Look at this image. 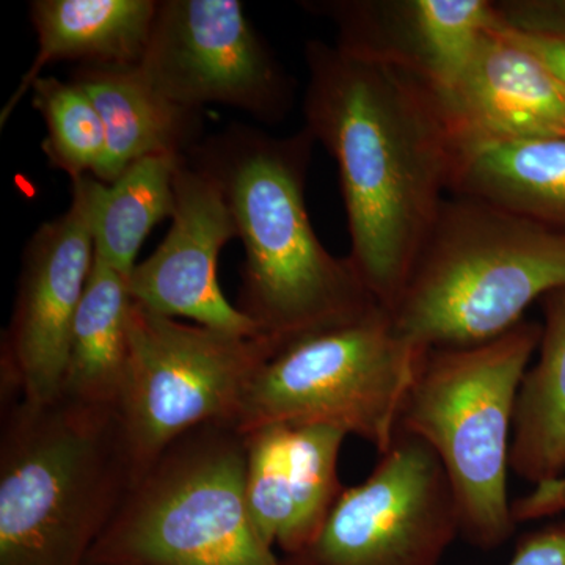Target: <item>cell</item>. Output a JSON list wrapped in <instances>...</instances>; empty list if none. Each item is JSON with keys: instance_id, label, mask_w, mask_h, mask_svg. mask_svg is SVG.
I'll return each instance as SVG.
<instances>
[{"instance_id": "cell-1", "label": "cell", "mask_w": 565, "mask_h": 565, "mask_svg": "<svg viewBox=\"0 0 565 565\" xmlns=\"http://www.w3.org/2000/svg\"><path fill=\"white\" fill-rule=\"evenodd\" d=\"M305 128L340 172L351 262L392 311L449 193L457 140L440 95L338 44H305Z\"/></svg>"}, {"instance_id": "cell-4", "label": "cell", "mask_w": 565, "mask_h": 565, "mask_svg": "<svg viewBox=\"0 0 565 565\" xmlns=\"http://www.w3.org/2000/svg\"><path fill=\"white\" fill-rule=\"evenodd\" d=\"M557 289H565V232L451 195L390 313L397 334L423 351L481 344Z\"/></svg>"}, {"instance_id": "cell-7", "label": "cell", "mask_w": 565, "mask_h": 565, "mask_svg": "<svg viewBox=\"0 0 565 565\" xmlns=\"http://www.w3.org/2000/svg\"><path fill=\"white\" fill-rule=\"evenodd\" d=\"M426 352L404 341L392 313L374 305L281 344L248 386L236 429L329 426L384 455Z\"/></svg>"}, {"instance_id": "cell-16", "label": "cell", "mask_w": 565, "mask_h": 565, "mask_svg": "<svg viewBox=\"0 0 565 565\" xmlns=\"http://www.w3.org/2000/svg\"><path fill=\"white\" fill-rule=\"evenodd\" d=\"M90 98L106 132L96 180L110 184L150 156H188L199 145L202 109L162 95L139 65H79L71 79Z\"/></svg>"}, {"instance_id": "cell-8", "label": "cell", "mask_w": 565, "mask_h": 565, "mask_svg": "<svg viewBox=\"0 0 565 565\" xmlns=\"http://www.w3.org/2000/svg\"><path fill=\"white\" fill-rule=\"evenodd\" d=\"M280 345L132 302L128 367L114 412L132 484L182 435L206 424L236 427L248 386Z\"/></svg>"}, {"instance_id": "cell-24", "label": "cell", "mask_w": 565, "mask_h": 565, "mask_svg": "<svg viewBox=\"0 0 565 565\" xmlns=\"http://www.w3.org/2000/svg\"><path fill=\"white\" fill-rule=\"evenodd\" d=\"M509 565H565V516L526 535Z\"/></svg>"}, {"instance_id": "cell-11", "label": "cell", "mask_w": 565, "mask_h": 565, "mask_svg": "<svg viewBox=\"0 0 565 565\" xmlns=\"http://www.w3.org/2000/svg\"><path fill=\"white\" fill-rule=\"evenodd\" d=\"M95 185L93 174L71 181L68 210L41 223L24 248L13 315L0 348V401L52 403L61 397L71 327L95 263Z\"/></svg>"}, {"instance_id": "cell-26", "label": "cell", "mask_w": 565, "mask_h": 565, "mask_svg": "<svg viewBox=\"0 0 565 565\" xmlns=\"http://www.w3.org/2000/svg\"><path fill=\"white\" fill-rule=\"evenodd\" d=\"M505 29H508V31L512 33V36H514L520 44H523L526 50L537 55L565 87V43H563V41L530 35V33L512 31V29L509 28Z\"/></svg>"}, {"instance_id": "cell-5", "label": "cell", "mask_w": 565, "mask_h": 565, "mask_svg": "<svg viewBox=\"0 0 565 565\" xmlns=\"http://www.w3.org/2000/svg\"><path fill=\"white\" fill-rule=\"evenodd\" d=\"M525 321L473 345L429 349L399 419V433L424 441L440 460L459 509L460 534L481 550L514 534L508 493L520 385L541 343Z\"/></svg>"}, {"instance_id": "cell-13", "label": "cell", "mask_w": 565, "mask_h": 565, "mask_svg": "<svg viewBox=\"0 0 565 565\" xmlns=\"http://www.w3.org/2000/svg\"><path fill=\"white\" fill-rule=\"evenodd\" d=\"M303 9L332 21L338 46L394 66L444 92L487 32L501 24L490 0H318Z\"/></svg>"}, {"instance_id": "cell-3", "label": "cell", "mask_w": 565, "mask_h": 565, "mask_svg": "<svg viewBox=\"0 0 565 565\" xmlns=\"http://www.w3.org/2000/svg\"><path fill=\"white\" fill-rule=\"evenodd\" d=\"M0 403V565H87L132 486L114 412Z\"/></svg>"}, {"instance_id": "cell-10", "label": "cell", "mask_w": 565, "mask_h": 565, "mask_svg": "<svg viewBox=\"0 0 565 565\" xmlns=\"http://www.w3.org/2000/svg\"><path fill=\"white\" fill-rule=\"evenodd\" d=\"M139 68L192 109L222 104L280 122L292 107L291 77L239 0H161Z\"/></svg>"}, {"instance_id": "cell-19", "label": "cell", "mask_w": 565, "mask_h": 565, "mask_svg": "<svg viewBox=\"0 0 565 565\" xmlns=\"http://www.w3.org/2000/svg\"><path fill=\"white\" fill-rule=\"evenodd\" d=\"M131 307L128 278L95 259L71 327L63 399L115 412L128 367Z\"/></svg>"}, {"instance_id": "cell-20", "label": "cell", "mask_w": 565, "mask_h": 565, "mask_svg": "<svg viewBox=\"0 0 565 565\" xmlns=\"http://www.w3.org/2000/svg\"><path fill=\"white\" fill-rule=\"evenodd\" d=\"M542 307L539 359L520 385L511 445V470L534 486L565 475V289Z\"/></svg>"}, {"instance_id": "cell-18", "label": "cell", "mask_w": 565, "mask_h": 565, "mask_svg": "<svg viewBox=\"0 0 565 565\" xmlns=\"http://www.w3.org/2000/svg\"><path fill=\"white\" fill-rule=\"evenodd\" d=\"M449 193L565 232V137L460 145Z\"/></svg>"}, {"instance_id": "cell-22", "label": "cell", "mask_w": 565, "mask_h": 565, "mask_svg": "<svg viewBox=\"0 0 565 565\" xmlns=\"http://www.w3.org/2000/svg\"><path fill=\"white\" fill-rule=\"evenodd\" d=\"M31 93L33 107L46 125L43 151L51 166L71 181L95 177L106 151V132L90 98L73 81L52 76L39 77Z\"/></svg>"}, {"instance_id": "cell-6", "label": "cell", "mask_w": 565, "mask_h": 565, "mask_svg": "<svg viewBox=\"0 0 565 565\" xmlns=\"http://www.w3.org/2000/svg\"><path fill=\"white\" fill-rule=\"evenodd\" d=\"M245 435L206 424L137 479L87 565H285L253 525Z\"/></svg>"}, {"instance_id": "cell-25", "label": "cell", "mask_w": 565, "mask_h": 565, "mask_svg": "<svg viewBox=\"0 0 565 565\" xmlns=\"http://www.w3.org/2000/svg\"><path fill=\"white\" fill-rule=\"evenodd\" d=\"M512 514L516 523L565 514V475L555 481L534 486L525 497L516 498L512 503Z\"/></svg>"}, {"instance_id": "cell-9", "label": "cell", "mask_w": 565, "mask_h": 565, "mask_svg": "<svg viewBox=\"0 0 565 565\" xmlns=\"http://www.w3.org/2000/svg\"><path fill=\"white\" fill-rule=\"evenodd\" d=\"M460 535L459 509L440 460L397 433L362 484L344 487L321 531L285 565H438Z\"/></svg>"}, {"instance_id": "cell-14", "label": "cell", "mask_w": 565, "mask_h": 565, "mask_svg": "<svg viewBox=\"0 0 565 565\" xmlns=\"http://www.w3.org/2000/svg\"><path fill=\"white\" fill-rule=\"evenodd\" d=\"M438 92V90H437ZM457 147L565 137V87L501 22L438 92Z\"/></svg>"}, {"instance_id": "cell-2", "label": "cell", "mask_w": 565, "mask_h": 565, "mask_svg": "<svg viewBox=\"0 0 565 565\" xmlns=\"http://www.w3.org/2000/svg\"><path fill=\"white\" fill-rule=\"evenodd\" d=\"M315 145L305 126L274 137L232 125L188 154L221 185L244 244L237 310L280 344L379 305L351 258L316 236L305 206Z\"/></svg>"}, {"instance_id": "cell-17", "label": "cell", "mask_w": 565, "mask_h": 565, "mask_svg": "<svg viewBox=\"0 0 565 565\" xmlns=\"http://www.w3.org/2000/svg\"><path fill=\"white\" fill-rule=\"evenodd\" d=\"M156 0H35L31 22L39 52L0 114L6 126L51 63L139 65L158 13Z\"/></svg>"}, {"instance_id": "cell-12", "label": "cell", "mask_w": 565, "mask_h": 565, "mask_svg": "<svg viewBox=\"0 0 565 565\" xmlns=\"http://www.w3.org/2000/svg\"><path fill=\"white\" fill-rule=\"evenodd\" d=\"M237 237L221 185L182 156L174 177L172 226L150 258L128 277L132 302L166 318L244 337H262L223 296L217 280L221 252Z\"/></svg>"}, {"instance_id": "cell-21", "label": "cell", "mask_w": 565, "mask_h": 565, "mask_svg": "<svg viewBox=\"0 0 565 565\" xmlns=\"http://www.w3.org/2000/svg\"><path fill=\"white\" fill-rule=\"evenodd\" d=\"M182 156H150L110 184L96 180L92 233L96 262L128 278L148 234L174 211V177Z\"/></svg>"}, {"instance_id": "cell-15", "label": "cell", "mask_w": 565, "mask_h": 565, "mask_svg": "<svg viewBox=\"0 0 565 565\" xmlns=\"http://www.w3.org/2000/svg\"><path fill=\"white\" fill-rule=\"evenodd\" d=\"M245 435V498L264 542L294 555L318 535L344 486L338 475L343 430L269 426Z\"/></svg>"}, {"instance_id": "cell-23", "label": "cell", "mask_w": 565, "mask_h": 565, "mask_svg": "<svg viewBox=\"0 0 565 565\" xmlns=\"http://www.w3.org/2000/svg\"><path fill=\"white\" fill-rule=\"evenodd\" d=\"M494 9L512 31L565 43V0H500Z\"/></svg>"}]
</instances>
